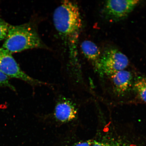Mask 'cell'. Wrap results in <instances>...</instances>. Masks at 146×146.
Listing matches in <instances>:
<instances>
[{"instance_id":"obj_8","label":"cell","mask_w":146,"mask_h":146,"mask_svg":"<svg viewBox=\"0 0 146 146\" xmlns=\"http://www.w3.org/2000/svg\"><path fill=\"white\" fill-rule=\"evenodd\" d=\"M81 48L84 56L92 63L95 69L97 72L101 56L97 46L92 41L85 40L82 43Z\"/></svg>"},{"instance_id":"obj_12","label":"cell","mask_w":146,"mask_h":146,"mask_svg":"<svg viewBox=\"0 0 146 146\" xmlns=\"http://www.w3.org/2000/svg\"><path fill=\"white\" fill-rule=\"evenodd\" d=\"M0 87H8L11 90L16 91L13 85L11 84L9 78L0 71Z\"/></svg>"},{"instance_id":"obj_13","label":"cell","mask_w":146,"mask_h":146,"mask_svg":"<svg viewBox=\"0 0 146 146\" xmlns=\"http://www.w3.org/2000/svg\"><path fill=\"white\" fill-rule=\"evenodd\" d=\"M92 140L80 141L75 142L71 145H66V146H91L92 143Z\"/></svg>"},{"instance_id":"obj_6","label":"cell","mask_w":146,"mask_h":146,"mask_svg":"<svg viewBox=\"0 0 146 146\" xmlns=\"http://www.w3.org/2000/svg\"><path fill=\"white\" fill-rule=\"evenodd\" d=\"M77 110L76 106L70 100L62 98L55 107L54 116L56 121L65 123L72 121L76 118Z\"/></svg>"},{"instance_id":"obj_9","label":"cell","mask_w":146,"mask_h":146,"mask_svg":"<svg viewBox=\"0 0 146 146\" xmlns=\"http://www.w3.org/2000/svg\"><path fill=\"white\" fill-rule=\"evenodd\" d=\"M137 96L141 101L146 103V77H140L134 84Z\"/></svg>"},{"instance_id":"obj_10","label":"cell","mask_w":146,"mask_h":146,"mask_svg":"<svg viewBox=\"0 0 146 146\" xmlns=\"http://www.w3.org/2000/svg\"><path fill=\"white\" fill-rule=\"evenodd\" d=\"M91 146H132L128 143L119 140H93Z\"/></svg>"},{"instance_id":"obj_1","label":"cell","mask_w":146,"mask_h":146,"mask_svg":"<svg viewBox=\"0 0 146 146\" xmlns=\"http://www.w3.org/2000/svg\"><path fill=\"white\" fill-rule=\"evenodd\" d=\"M55 28L68 49L70 63L75 77L81 76L78 45L82 23L79 9L76 3L62 1L53 15Z\"/></svg>"},{"instance_id":"obj_11","label":"cell","mask_w":146,"mask_h":146,"mask_svg":"<svg viewBox=\"0 0 146 146\" xmlns=\"http://www.w3.org/2000/svg\"><path fill=\"white\" fill-rule=\"evenodd\" d=\"M10 25L3 20L0 19V41L6 38Z\"/></svg>"},{"instance_id":"obj_2","label":"cell","mask_w":146,"mask_h":146,"mask_svg":"<svg viewBox=\"0 0 146 146\" xmlns=\"http://www.w3.org/2000/svg\"><path fill=\"white\" fill-rule=\"evenodd\" d=\"M45 47L35 27L31 24L27 23L11 25L2 47L12 54Z\"/></svg>"},{"instance_id":"obj_3","label":"cell","mask_w":146,"mask_h":146,"mask_svg":"<svg viewBox=\"0 0 146 146\" xmlns=\"http://www.w3.org/2000/svg\"><path fill=\"white\" fill-rule=\"evenodd\" d=\"M129 64L128 59L123 53L116 49H107L101 55L97 72L101 76H110L125 70Z\"/></svg>"},{"instance_id":"obj_5","label":"cell","mask_w":146,"mask_h":146,"mask_svg":"<svg viewBox=\"0 0 146 146\" xmlns=\"http://www.w3.org/2000/svg\"><path fill=\"white\" fill-rule=\"evenodd\" d=\"M139 2L136 0L107 1L104 5L103 13L111 21H119L128 16Z\"/></svg>"},{"instance_id":"obj_7","label":"cell","mask_w":146,"mask_h":146,"mask_svg":"<svg viewBox=\"0 0 146 146\" xmlns=\"http://www.w3.org/2000/svg\"><path fill=\"white\" fill-rule=\"evenodd\" d=\"M111 76L114 92L118 96L125 94L132 85V74L125 70L115 73Z\"/></svg>"},{"instance_id":"obj_4","label":"cell","mask_w":146,"mask_h":146,"mask_svg":"<svg viewBox=\"0 0 146 146\" xmlns=\"http://www.w3.org/2000/svg\"><path fill=\"white\" fill-rule=\"evenodd\" d=\"M0 71L9 78L21 80L33 86L47 84L34 79L24 72L12 54L3 47L0 48Z\"/></svg>"}]
</instances>
